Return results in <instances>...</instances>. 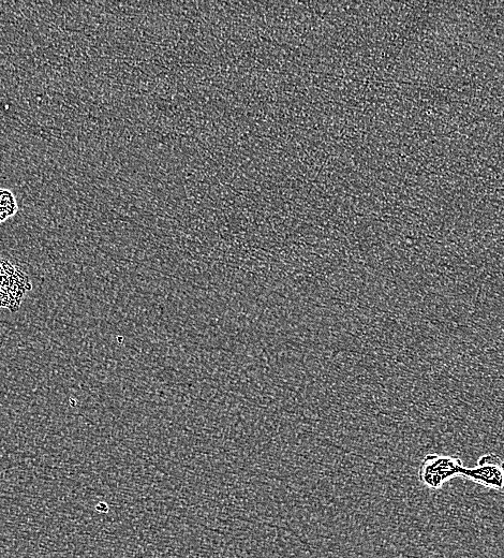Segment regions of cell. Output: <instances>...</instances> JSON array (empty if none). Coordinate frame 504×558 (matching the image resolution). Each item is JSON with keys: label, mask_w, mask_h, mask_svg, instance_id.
Returning a JSON list of instances; mask_svg holds the SVG:
<instances>
[{"label": "cell", "mask_w": 504, "mask_h": 558, "mask_svg": "<svg viewBox=\"0 0 504 558\" xmlns=\"http://www.w3.org/2000/svg\"><path fill=\"white\" fill-rule=\"evenodd\" d=\"M462 476L485 488L500 491L504 488V461L497 454H485L473 468L465 467Z\"/></svg>", "instance_id": "obj_2"}, {"label": "cell", "mask_w": 504, "mask_h": 558, "mask_svg": "<svg viewBox=\"0 0 504 558\" xmlns=\"http://www.w3.org/2000/svg\"><path fill=\"white\" fill-rule=\"evenodd\" d=\"M19 211L16 196L11 190L0 188V224L6 222L10 217L16 215Z\"/></svg>", "instance_id": "obj_3"}, {"label": "cell", "mask_w": 504, "mask_h": 558, "mask_svg": "<svg viewBox=\"0 0 504 558\" xmlns=\"http://www.w3.org/2000/svg\"><path fill=\"white\" fill-rule=\"evenodd\" d=\"M464 468V463L459 458L432 453L423 459L419 476L426 487L438 490L452 478L462 476Z\"/></svg>", "instance_id": "obj_1"}]
</instances>
